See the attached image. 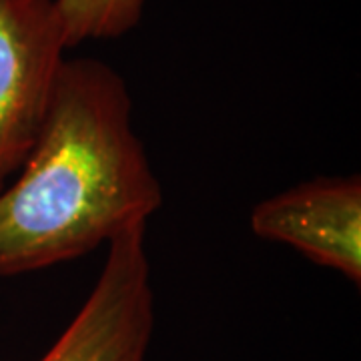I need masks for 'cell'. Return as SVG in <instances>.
<instances>
[{"mask_svg": "<svg viewBox=\"0 0 361 361\" xmlns=\"http://www.w3.org/2000/svg\"><path fill=\"white\" fill-rule=\"evenodd\" d=\"M147 225L121 233L89 297L40 361H145L155 327Z\"/></svg>", "mask_w": 361, "mask_h": 361, "instance_id": "obj_3", "label": "cell"}, {"mask_svg": "<svg viewBox=\"0 0 361 361\" xmlns=\"http://www.w3.org/2000/svg\"><path fill=\"white\" fill-rule=\"evenodd\" d=\"M161 203L127 82L103 61L65 59L20 175L0 191V275L82 257Z\"/></svg>", "mask_w": 361, "mask_h": 361, "instance_id": "obj_1", "label": "cell"}, {"mask_svg": "<svg viewBox=\"0 0 361 361\" xmlns=\"http://www.w3.org/2000/svg\"><path fill=\"white\" fill-rule=\"evenodd\" d=\"M251 229L293 247L317 265L361 285V180L317 177L271 195L251 211Z\"/></svg>", "mask_w": 361, "mask_h": 361, "instance_id": "obj_4", "label": "cell"}, {"mask_svg": "<svg viewBox=\"0 0 361 361\" xmlns=\"http://www.w3.org/2000/svg\"><path fill=\"white\" fill-rule=\"evenodd\" d=\"M66 47L118 39L141 23L147 0H54Z\"/></svg>", "mask_w": 361, "mask_h": 361, "instance_id": "obj_5", "label": "cell"}, {"mask_svg": "<svg viewBox=\"0 0 361 361\" xmlns=\"http://www.w3.org/2000/svg\"><path fill=\"white\" fill-rule=\"evenodd\" d=\"M66 51L54 0H0V191L39 137Z\"/></svg>", "mask_w": 361, "mask_h": 361, "instance_id": "obj_2", "label": "cell"}]
</instances>
